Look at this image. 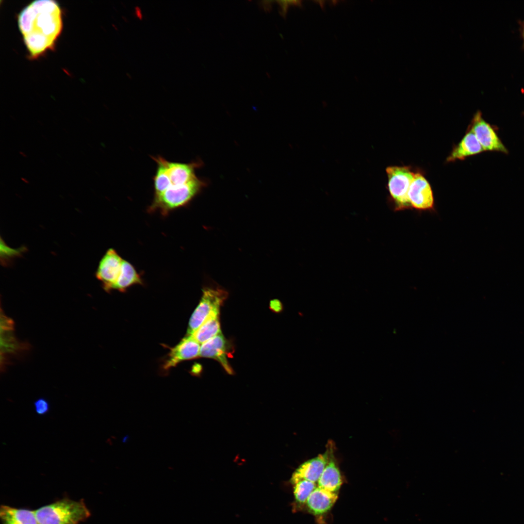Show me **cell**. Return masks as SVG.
Returning a JSON list of instances; mask_svg holds the SVG:
<instances>
[{"label": "cell", "mask_w": 524, "mask_h": 524, "mask_svg": "<svg viewBox=\"0 0 524 524\" xmlns=\"http://www.w3.org/2000/svg\"><path fill=\"white\" fill-rule=\"evenodd\" d=\"M18 25L31 58L54 49L63 29L62 11L52 0L33 1L20 12Z\"/></svg>", "instance_id": "6da1fadb"}, {"label": "cell", "mask_w": 524, "mask_h": 524, "mask_svg": "<svg viewBox=\"0 0 524 524\" xmlns=\"http://www.w3.org/2000/svg\"><path fill=\"white\" fill-rule=\"evenodd\" d=\"M329 449L328 462L317 482V486L328 491L338 492L342 484L341 473L333 458L332 449Z\"/></svg>", "instance_id": "2e32d148"}, {"label": "cell", "mask_w": 524, "mask_h": 524, "mask_svg": "<svg viewBox=\"0 0 524 524\" xmlns=\"http://www.w3.org/2000/svg\"><path fill=\"white\" fill-rule=\"evenodd\" d=\"M227 343L220 333L201 344L199 357L214 359L218 361L229 374L233 373L227 358Z\"/></svg>", "instance_id": "8fae6325"}, {"label": "cell", "mask_w": 524, "mask_h": 524, "mask_svg": "<svg viewBox=\"0 0 524 524\" xmlns=\"http://www.w3.org/2000/svg\"><path fill=\"white\" fill-rule=\"evenodd\" d=\"M411 207L418 211L434 212V198L431 186L420 172L415 173L408 192Z\"/></svg>", "instance_id": "52a82bcc"}, {"label": "cell", "mask_w": 524, "mask_h": 524, "mask_svg": "<svg viewBox=\"0 0 524 524\" xmlns=\"http://www.w3.org/2000/svg\"><path fill=\"white\" fill-rule=\"evenodd\" d=\"M123 260L115 249L110 248L100 261L96 276L106 291L112 290L120 275Z\"/></svg>", "instance_id": "ba28073f"}, {"label": "cell", "mask_w": 524, "mask_h": 524, "mask_svg": "<svg viewBox=\"0 0 524 524\" xmlns=\"http://www.w3.org/2000/svg\"><path fill=\"white\" fill-rule=\"evenodd\" d=\"M338 499V492H334L319 487L311 493L306 504L309 510L315 515L328 511Z\"/></svg>", "instance_id": "5bb4252c"}, {"label": "cell", "mask_w": 524, "mask_h": 524, "mask_svg": "<svg viewBox=\"0 0 524 524\" xmlns=\"http://www.w3.org/2000/svg\"><path fill=\"white\" fill-rule=\"evenodd\" d=\"M142 283V279L133 266L123 260L120 275L112 289L124 291L133 285Z\"/></svg>", "instance_id": "ac0fdd59"}, {"label": "cell", "mask_w": 524, "mask_h": 524, "mask_svg": "<svg viewBox=\"0 0 524 524\" xmlns=\"http://www.w3.org/2000/svg\"><path fill=\"white\" fill-rule=\"evenodd\" d=\"M469 127L475 133L484 150H495L507 153L504 146L492 127L482 118L481 112L475 115Z\"/></svg>", "instance_id": "9c48e42d"}, {"label": "cell", "mask_w": 524, "mask_h": 524, "mask_svg": "<svg viewBox=\"0 0 524 524\" xmlns=\"http://www.w3.org/2000/svg\"><path fill=\"white\" fill-rule=\"evenodd\" d=\"M209 181L197 177L187 187L175 192H164L154 195L150 210H158L166 213L175 209L187 205L208 185Z\"/></svg>", "instance_id": "5b68a950"}, {"label": "cell", "mask_w": 524, "mask_h": 524, "mask_svg": "<svg viewBox=\"0 0 524 524\" xmlns=\"http://www.w3.org/2000/svg\"><path fill=\"white\" fill-rule=\"evenodd\" d=\"M33 407L36 413L40 416L47 414L50 410V405L49 401L44 398L41 397L35 400L33 403Z\"/></svg>", "instance_id": "44dd1931"}, {"label": "cell", "mask_w": 524, "mask_h": 524, "mask_svg": "<svg viewBox=\"0 0 524 524\" xmlns=\"http://www.w3.org/2000/svg\"><path fill=\"white\" fill-rule=\"evenodd\" d=\"M294 485V494L295 501L299 504L306 503L311 493L317 487V483L307 480H301Z\"/></svg>", "instance_id": "d6986e66"}, {"label": "cell", "mask_w": 524, "mask_h": 524, "mask_svg": "<svg viewBox=\"0 0 524 524\" xmlns=\"http://www.w3.org/2000/svg\"><path fill=\"white\" fill-rule=\"evenodd\" d=\"M227 296V292L220 288L204 289L201 300L190 318L187 335H193L213 313L219 311Z\"/></svg>", "instance_id": "8992f818"}, {"label": "cell", "mask_w": 524, "mask_h": 524, "mask_svg": "<svg viewBox=\"0 0 524 524\" xmlns=\"http://www.w3.org/2000/svg\"><path fill=\"white\" fill-rule=\"evenodd\" d=\"M329 450L323 454L302 464L293 473L291 482L293 484L301 480H307L317 483L328 460Z\"/></svg>", "instance_id": "7c38bea8"}, {"label": "cell", "mask_w": 524, "mask_h": 524, "mask_svg": "<svg viewBox=\"0 0 524 524\" xmlns=\"http://www.w3.org/2000/svg\"><path fill=\"white\" fill-rule=\"evenodd\" d=\"M200 344L192 335H186L169 352L164 365L168 370L180 362L199 357Z\"/></svg>", "instance_id": "30bf717a"}, {"label": "cell", "mask_w": 524, "mask_h": 524, "mask_svg": "<svg viewBox=\"0 0 524 524\" xmlns=\"http://www.w3.org/2000/svg\"><path fill=\"white\" fill-rule=\"evenodd\" d=\"M219 315V311L213 313L192 335L200 344H203L221 332Z\"/></svg>", "instance_id": "e0dca14e"}, {"label": "cell", "mask_w": 524, "mask_h": 524, "mask_svg": "<svg viewBox=\"0 0 524 524\" xmlns=\"http://www.w3.org/2000/svg\"><path fill=\"white\" fill-rule=\"evenodd\" d=\"M277 2L280 8V13L283 16H285L287 9L290 5L301 4V1L299 0H278Z\"/></svg>", "instance_id": "7402d4cb"}, {"label": "cell", "mask_w": 524, "mask_h": 524, "mask_svg": "<svg viewBox=\"0 0 524 524\" xmlns=\"http://www.w3.org/2000/svg\"><path fill=\"white\" fill-rule=\"evenodd\" d=\"M22 180H24V181L25 182H26V183H28V182H29V181H28V180H25V179H24V178H22Z\"/></svg>", "instance_id": "484cf974"}, {"label": "cell", "mask_w": 524, "mask_h": 524, "mask_svg": "<svg viewBox=\"0 0 524 524\" xmlns=\"http://www.w3.org/2000/svg\"><path fill=\"white\" fill-rule=\"evenodd\" d=\"M484 150L475 133L469 127L460 142L453 147L446 161L451 162L457 160H462Z\"/></svg>", "instance_id": "4fadbf2b"}, {"label": "cell", "mask_w": 524, "mask_h": 524, "mask_svg": "<svg viewBox=\"0 0 524 524\" xmlns=\"http://www.w3.org/2000/svg\"><path fill=\"white\" fill-rule=\"evenodd\" d=\"M24 248L13 249L8 246L3 241L0 243V254L1 257H3V260L11 259L16 256H18L23 252Z\"/></svg>", "instance_id": "ffe728a7"}, {"label": "cell", "mask_w": 524, "mask_h": 524, "mask_svg": "<svg viewBox=\"0 0 524 524\" xmlns=\"http://www.w3.org/2000/svg\"><path fill=\"white\" fill-rule=\"evenodd\" d=\"M523 31V38H524V23H523V31Z\"/></svg>", "instance_id": "d4e9b609"}, {"label": "cell", "mask_w": 524, "mask_h": 524, "mask_svg": "<svg viewBox=\"0 0 524 524\" xmlns=\"http://www.w3.org/2000/svg\"><path fill=\"white\" fill-rule=\"evenodd\" d=\"M35 512L38 524H80L91 515L83 499L68 497L43 506Z\"/></svg>", "instance_id": "3957f363"}, {"label": "cell", "mask_w": 524, "mask_h": 524, "mask_svg": "<svg viewBox=\"0 0 524 524\" xmlns=\"http://www.w3.org/2000/svg\"><path fill=\"white\" fill-rule=\"evenodd\" d=\"M151 158L157 164L153 177L154 195L185 188L197 177L196 170L204 164L200 159L184 163L169 161L161 155Z\"/></svg>", "instance_id": "7a4b0ae2"}, {"label": "cell", "mask_w": 524, "mask_h": 524, "mask_svg": "<svg viewBox=\"0 0 524 524\" xmlns=\"http://www.w3.org/2000/svg\"><path fill=\"white\" fill-rule=\"evenodd\" d=\"M272 2V1H262V3L261 4L265 10L269 11V9H270L272 7L271 4Z\"/></svg>", "instance_id": "603a6c76"}, {"label": "cell", "mask_w": 524, "mask_h": 524, "mask_svg": "<svg viewBox=\"0 0 524 524\" xmlns=\"http://www.w3.org/2000/svg\"><path fill=\"white\" fill-rule=\"evenodd\" d=\"M135 13L136 16L139 18L142 19L143 18V14H142V11H141V10L140 9V7H139V6H136L135 7Z\"/></svg>", "instance_id": "cb8c5ba5"}, {"label": "cell", "mask_w": 524, "mask_h": 524, "mask_svg": "<svg viewBox=\"0 0 524 524\" xmlns=\"http://www.w3.org/2000/svg\"><path fill=\"white\" fill-rule=\"evenodd\" d=\"M387 187L393 209L401 211L412 209L408 192L415 173L408 166H391L386 169Z\"/></svg>", "instance_id": "277c9868"}, {"label": "cell", "mask_w": 524, "mask_h": 524, "mask_svg": "<svg viewBox=\"0 0 524 524\" xmlns=\"http://www.w3.org/2000/svg\"><path fill=\"white\" fill-rule=\"evenodd\" d=\"M1 524H38L35 510L1 505L0 508Z\"/></svg>", "instance_id": "9a60e30c"}]
</instances>
